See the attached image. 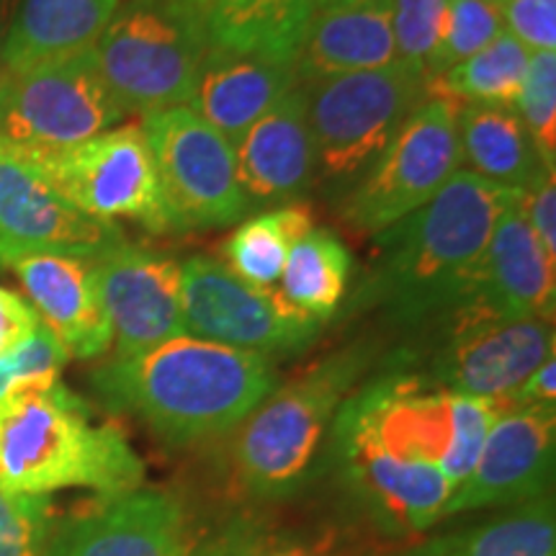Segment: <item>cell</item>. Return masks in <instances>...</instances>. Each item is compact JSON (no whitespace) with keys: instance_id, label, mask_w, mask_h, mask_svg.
Here are the masks:
<instances>
[{"instance_id":"obj_1","label":"cell","mask_w":556,"mask_h":556,"mask_svg":"<svg viewBox=\"0 0 556 556\" xmlns=\"http://www.w3.org/2000/svg\"><path fill=\"white\" fill-rule=\"evenodd\" d=\"M513 189L458 168L426 206L381 229L353 307L400 323L456 315L475 296L486 245Z\"/></svg>"},{"instance_id":"obj_2","label":"cell","mask_w":556,"mask_h":556,"mask_svg":"<svg viewBox=\"0 0 556 556\" xmlns=\"http://www.w3.org/2000/svg\"><path fill=\"white\" fill-rule=\"evenodd\" d=\"M111 409L129 413L168 446H193L232 433L276 389L274 361L212 340L178 336L93 371Z\"/></svg>"},{"instance_id":"obj_3","label":"cell","mask_w":556,"mask_h":556,"mask_svg":"<svg viewBox=\"0 0 556 556\" xmlns=\"http://www.w3.org/2000/svg\"><path fill=\"white\" fill-rule=\"evenodd\" d=\"M144 484V464L127 435L96 422L93 409L62 381L0 402V490L45 495L86 486L101 500Z\"/></svg>"},{"instance_id":"obj_4","label":"cell","mask_w":556,"mask_h":556,"mask_svg":"<svg viewBox=\"0 0 556 556\" xmlns=\"http://www.w3.org/2000/svg\"><path fill=\"white\" fill-rule=\"evenodd\" d=\"M368 364V345L343 348L307 368L302 377L274 389L235 428V469L253 495L278 497L302 482L340 405Z\"/></svg>"},{"instance_id":"obj_5","label":"cell","mask_w":556,"mask_h":556,"mask_svg":"<svg viewBox=\"0 0 556 556\" xmlns=\"http://www.w3.org/2000/svg\"><path fill=\"white\" fill-rule=\"evenodd\" d=\"M307 88L315 180L343 193L389 148L428 99V78L407 62L338 75Z\"/></svg>"},{"instance_id":"obj_6","label":"cell","mask_w":556,"mask_h":556,"mask_svg":"<svg viewBox=\"0 0 556 556\" xmlns=\"http://www.w3.org/2000/svg\"><path fill=\"white\" fill-rule=\"evenodd\" d=\"M93 52L116 101L150 114L189 106L208 47L180 0H122Z\"/></svg>"},{"instance_id":"obj_7","label":"cell","mask_w":556,"mask_h":556,"mask_svg":"<svg viewBox=\"0 0 556 556\" xmlns=\"http://www.w3.org/2000/svg\"><path fill=\"white\" fill-rule=\"evenodd\" d=\"M458 109L451 96L428 90V99L374 160L371 168L340 193V219L356 235H379L415 208L426 206L462 168Z\"/></svg>"},{"instance_id":"obj_8","label":"cell","mask_w":556,"mask_h":556,"mask_svg":"<svg viewBox=\"0 0 556 556\" xmlns=\"http://www.w3.org/2000/svg\"><path fill=\"white\" fill-rule=\"evenodd\" d=\"M129 111L101 78L96 52L26 70H0V144L62 150L119 127Z\"/></svg>"},{"instance_id":"obj_9","label":"cell","mask_w":556,"mask_h":556,"mask_svg":"<svg viewBox=\"0 0 556 556\" xmlns=\"http://www.w3.org/2000/svg\"><path fill=\"white\" fill-rule=\"evenodd\" d=\"M21 155L88 217L135 219L150 232H170L155 157L139 124H122L62 150Z\"/></svg>"},{"instance_id":"obj_10","label":"cell","mask_w":556,"mask_h":556,"mask_svg":"<svg viewBox=\"0 0 556 556\" xmlns=\"http://www.w3.org/2000/svg\"><path fill=\"white\" fill-rule=\"evenodd\" d=\"M170 232L227 227L245 217L235 148L189 106L142 114Z\"/></svg>"},{"instance_id":"obj_11","label":"cell","mask_w":556,"mask_h":556,"mask_svg":"<svg viewBox=\"0 0 556 556\" xmlns=\"http://www.w3.org/2000/svg\"><path fill=\"white\" fill-rule=\"evenodd\" d=\"M180 315L186 336L268 358L302 351L323 330L278 287H250L214 255H193L180 266Z\"/></svg>"},{"instance_id":"obj_12","label":"cell","mask_w":556,"mask_h":556,"mask_svg":"<svg viewBox=\"0 0 556 556\" xmlns=\"http://www.w3.org/2000/svg\"><path fill=\"white\" fill-rule=\"evenodd\" d=\"M430 368V384L451 394L503 400L554 358V323L458 309Z\"/></svg>"},{"instance_id":"obj_13","label":"cell","mask_w":556,"mask_h":556,"mask_svg":"<svg viewBox=\"0 0 556 556\" xmlns=\"http://www.w3.org/2000/svg\"><path fill=\"white\" fill-rule=\"evenodd\" d=\"M122 240L114 222L83 214L29 157L0 144V266L39 253L96 258Z\"/></svg>"},{"instance_id":"obj_14","label":"cell","mask_w":556,"mask_h":556,"mask_svg":"<svg viewBox=\"0 0 556 556\" xmlns=\"http://www.w3.org/2000/svg\"><path fill=\"white\" fill-rule=\"evenodd\" d=\"M332 446L348 482L381 526L397 533H420L446 516V505L454 495V484L446 475L433 464L409 462L389 451L343 405L332 422Z\"/></svg>"},{"instance_id":"obj_15","label":"cell","mask_w":556,"mask_h":556,"mask_svg":"<svg viewBox=\"0 0 556 556\" xmlns=\"http://www.w3.org/2000/svg\"><path fill=\"white\" fill-rule=\"evenodd\" d=\"M114 356H135L186 336L180 315V263L176 255L142 245L103 250L93 258Z\"/></svg>"},{"instance_id":"obj_16","label":"cell","mask_w":556,"mask_h":556,"mask_svg":"<svg viewBox=\"0 0 556 556\" xmlns=\"http://www.w3.org/2000/svg\"><path fill=\"white\" fill-rule=\"evenodd\" d=\"M554 448L556 407H503L467 482L451 495L446 516L479 507H516L546 495Z\"/></svg>"},{"instance_id":"obj_17","label":"cell","mask_w":556,"mask_h":556,"mask_svg":"<svg viewBox=\"0 0 556 556\" xmlns=\"http://www.w3.org/2000/svg\"><path fill=\"white\" fill-rule=\"evenodd\" d=\"M186 513L168 492L137 486L101 500L47 539L45 556H191Z\"/></svg>"},{"instance_id":"obj_18","label":"cell","mask_w":556,"mask_h":556,"mask_svg":"<svg viewBox=\"0 0 556 556\" xmlns=\"http://www.w3.org/2000/svg\"><path fill=\"white\" fill-rule=\"evenodd\" d=\"M232 148L248 208L302 199L315 184L307 88H291Z\"/></svg>"},{"instance_id":"obj_19","label":"cell","mask_w":556,"mask_h":556,"mask_svg":"<svg viewBox=\"0 0 556 556\" xmlns=\"http://www.w3.org/2000/svg\"><path fill=\"white\" fill-rule=\"evenodd\" d=\"M9 268L18 276L39 323L52 330L70 358H96L111 348L93 258L60 253L21 255Z\"/></svg>"},{"instance_id":"obj_20","label":"cell","mask_w":556,"mask_h":556,"mask_svg":"<svg viewBox=\"0 0 556 556\" xmlns=\"http://www.w3.org/2000/svg\"><path fill=\"white\" fill-rule=\"evenodd\" d=\"M554 270L556 261L539 245L516 191L492 229L475 296L462 309L492 317L554 319Z\"/></svg>"},{"instance_id":"obj_21","label":"cell","mask_w":556,"mask_h":556,"mask_svg":"<svg viewBox=\"0 0 556 556\" xmlns=\"http://www.w3.org/2000/svg\"><path fill=\"white\" fill-rule=\"evenodd\" d=\"M392 62H397L392 0H358L315 11L294 67L296 80L309 86L338 75L387 67Z\"/></svg>"},{"instance_id":"obj_22","label":"cell","mask_w":556,"mask_h":556,"mask_svg":"<svg viewBox=\"0 0 556 556\" xmlns=\"http://www.w3.org/2000/svg\"><path fill=\"white\" fill-rule=\"evenodd\" d=\"M296 86L294 60L208 50L189 109L235 144Z\"/></svg>"},{"instance_id":"obj_23","label":"cell","mask_w":556,"mask_h":556,"mask_svg":"<svg viewBox=\"0 0 556 556\" xmlns=\"http://www.w3.org/2000/svg\"><path fill=\"white\" fill-rule=\"evenodd\" d=\"M212 52L296 60L315 0H180Z\"/></svg>"},{"instance_id":"obj_24","label":"cell","mask_w":556,"mask_h":556,"mask_svg":"<svg viewBox=\"0 0 556 556\" xmlns=\"http://www.w3.org/2000/svg\"><path fill=\"white\" fill-rule=\"evenodd\" d=\"M122 0H18L0 70H26L93 50Z\"/></svg>"},{"instance_id":"obj_25","label":"cell","mask_w":556,"mask_h":556,"mask_svg":"<svg viewBox=\"0 0 556 556\" xmlns=\"http://www.w3.org/2000/svg\"><path fill=\"white\" fill-rule=\"evenodd\" d=\"M456 127L462 163L479 178L523 191L546 170H554L541 160L516 109L462 103Z\"/></svg>"},{"instance_id":"obj_26","label":"cell","mask_w":556,"mask_h":556,"mask_svg":"<svg viewBox=\"0 0 556 556\" xmlns=\"http://www.w3.org/2000/svg\"><path fill=\"white\" fill-rule=\"evenodd\" d=\"M351 278V253L328 227H312L289 250L281 274V296L317 323L336 315Z\"/></svg>"},{"instance_id":"obj_27","label":"cell","mask_w":556,"mask_h":556,"mask_svg":"<svg viewBox=\"0 0 556 556\" xmlns=\"http://www.w3.org/2000/svg\"><path fill=\"white\" fill-rule=\"evenodd\" d=\"M312 227H315V214L304 201L255 214L225 240L222 263L250 287L274 289L281 281L291 245Z\"/></svg>"},{"instance_id":"obj_28","label":"cell","mask_w":556,"mask_h":556,"mask_svg":"<svg viewBox=\"0 0 556 556\" xmlns=\"http://www.w3.org/2000/svg\"><path fill=\"white\" fill-rule=\"evenodd\" d=\"M531 52L503 31L484 50L458 62L438 78L428 80V90L451 96L458 103H484V106H516L520 83L528 70Z\"/></svg>"},{"instance_id":"obj_29","label":"cell","mask_w":556,"mask_h":556,"mask_svg":"<svg viewBox=\"0 0 556 556\" xmlns=\"http://www.w3.org/2000/svg\"><path fill=\"white\" fill-rule=\"evenodd\" d=\"M448 556H556L552 495L516 505L505 516L446 536Z\"/></svg>"},{"instance_id":"obj_30","label":"cell","mask_w":556,"mask_h":556,"mask_svg":"<svg viewBox=\"0 0 556 556\" xmlns=\"http://www.w3.org/2000/svg\"><path fill=\"white\" fill-rule=\"evenodd\" d=\"M505 31L500 5L490 0H448V24L441 45L430 58L426 78L433 80L458 62L492 45Z\"/></svg>"},{"instance_id":"obj_31","label":"cell","mask_w":556,"mask_h":556,"mask_svg":"<svg viewBox=\"0 0 556 556\" xmlns=\"http://www.w3.org/2000/svg\"><path fill=\"white\" fill-rule=\"evenodd\" d=\"M516 114L548 168L556 163V52H531Z\"/></svg>"},{"instance_id":"obj_32","label":"cell","mask_w":556,"mask_h":556,"mask_svg":"<svg viewBox=\"0 0 556 556\" xmlns=\"http://www.w3.org/2000/svg\"><path fill=\"white\" fill-rule=\"evenodd\" d=\"M448 24V0H392L397 60L426 73Z\"/></svg>"},{"instance_id":"obj_33","label":"cell","mask_w":556,"mask_h":556,"mask_svg":"<svg viewBox=\"0 0 556 556\" xmlns=\"http://www.w3.org/2000/svg\"><path fill=\"white\" fill-rule=\"evenodd\" d=\"M70 361L67 351L47 325L31 332L18 348L0 356V402L21 389L60 381V374Z\"/></svg>"},{"instance_id":"obj_34","label":"cell","mask_w":556,"mask_h":556,"mask_svg":"<svg viewBox=\"0 0 556 556\" xmlns=\"http://www.w3.org/2000/svg\"><path fill=\"white\" fill-rule=\"evenodd\" d=\"M497 400H479V397H464V394H454V443L443 462L441 471L454 484V492L458 484L467 482V477L475 469L479 454L490 433L492 422L500 415Z\"/></svg>"},{"instance_id":"obj_35","label":"cell","mask_w":556,"mask_h":556,"mask_svg":"<svg viewBox=\"0 0 556 556\" xmlns=\"http://www.w3.org/2000/svg\"><path fill=\"white\" fill-rule=\"evenodd\" d=\"M50 497L0 490V556H45Z\"/></svg>"},{"instance_id":"obj_36","label":"cell","mask_w":556,"mask_h":556,"mask_svg":"<svg viewBox=\"0 0 556 556\" xmlns=\"http://www.w3.org/2000/svg\"><path fill=\"white\" fill-rule=\"evenodd\" d=\"M503 26L528 52L556 50V0H505Z\"/></svg>"},{"instance_id":"obj_37","label":"cell","mask_w":556,"mask_h":556,"mask_svg":"<svg viewBox=\"0 0 556 556\" xmlns=\"http://www.w3.org/2000/svg\"><path fill=\"white\" fill-rule=\"evenodd\" d=\"M520 193V206H523L528 225L536 235L539 245L544 248L548 258L556 261V180L554 170H546L539 180Z\"/></svg>"},{"instance_id":"obj_38","label":"cell","mask_w":556,"mask_h":556,"mask_svg":"<svg viewBox=\"0 0 556 556\" xmlns=\"http://www.w3.org/2000/svg\"><path fill=\"white\" fill-rule=\"evenodd\" d=\"M39 328V315L16 291L0 287V356L18 348Z\"/></svg>"},{"instance_id":"obj_39","label":"cell","mask_w":556,"mask_h":556,"mask_svg":"<svg viewBox=\"0 0 556 556\" xmlns=\"http://www.w3.org/2000/svg\"><path fill=\"white\" fill-rule=\"evenodd\" d=\"M497 402L503 407H556V361L548 358L516 392Z\"/></svg>"},{"instance_id":"obj_40","label":"cell","mask_w":556,"mask_h":556,"mask_svg":"<svg viewBox=\"0 0 556 556\" xmlns=\"http://www.w3.org/2000/svg\"><path fill=\"white\" fill-rule=\"evenodd\" d=\"M229 556H345L330 541H258V544H248L235 548Z\"/></svg>"},{"instance_id":"obj_41","label":"cell","mask_w":556,"mask_h":556,"mask_svg":"<svg viewBox=\"0 0 556 556\" xmlns=\"http://www.w3.org/2000/svg\"><path fill=\"white\" fill-rule=\"evenodd\" d=\"M400 556H448V548L443 539H430V541H426V544L407 548V552Z\"/></svg>"},{"instance_id":"obj_42","label":"cell","mask_w":556,"mask_h":556,"mask_svg":"<svg viewBox=\"0 0 556 556\" xmlns=\"http://www.w3.org/2000/svg\"><path fill=\"white\" fill-rule=\"evenodd\" d=\"M351 3H358V0H315L317 9H325V5H351Z\"/></svg>"},{"instance_id":"obj_43","label":"cell","mask_w":556,"mask_h":556,"mask_svg":"<svg viewBox=\"0 0 556 556\" xmlns=\"http://www.w3.org/2000/svg\"><path fill=\"white\" fill-rule=\"evenodd\" d=\"M5 0H0V50H3V34H5Z\"/></svg>"},{"instance_id":"obj_44","label":"cell","mask_w":556,"mask_h":556,"mask_svg":"<svg viewBox=\"0 0 556 556\" xmlns=\"http://www.w3.org/2000/svg\"><path fill=\"white\" fill-rule=\"evenodd\" d=\"M16 3H18V0H13V9H16ZM11 9V0H5V11H9Z\"/></svg>"},{"instance_id":"obj_45","label":"cell","mask_w":556,"mask_h":556,"mask_svg":"<svg viewBox=\"0 0 556 556\" xmlns=\"http://www.w3.org/2000/svg\"><path fill=\"white\" fill-rule=\"evenodd\" d=\"M490 3H495V5H503V3H505V0H490Z\"/></svg>"}]
</instances>
